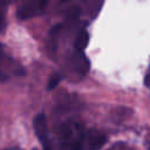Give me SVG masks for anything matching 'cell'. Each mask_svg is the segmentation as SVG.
<instances>
[{
	"mask_svg": "<svg viewBox=\"0 0 150 150\" xmlns=\"http://www.w3.org/2000/svg\"><path fill=\"white\" fill-rule=\"evenodd\" d=\"M84 130L76 123L66 124L61 129L60 141L62 150H83Z\"/></svg>",
	"mask_w": 150,
	"mask_h": 150,
	"instance_id": "cell-1",
	"label": "cell"
},
{
	"mask_svg": "<svg viewBox=\"0 0 150 150\" xmlns=\"http://www.w3.org/2000/svg\"><path fill=\"white\" fill-rule=\"evenodd\" d=\"M47 0H27L18 11L20 19H29L41 14L45 11Z\"/></svg>",
	"mask_w": 150,
	"mask_h": 150,
	"instance_id": "cell-2",
	"label": "cell"
},
{
	"mask_svg": "<svg viewBox=\"0 0 150 150\" xmlns=\"http://www.w3.org/2000/svg\"><path fill=\"white\" fill-rule=\"evenodd\" d=\"M61 80H62V76H61L60 74H55V75H53V76L49 79V82H48V89H49V90L54 89V88L60 83Z\"/></svg>",
	"mask_w": 150,
	"mask_h": 150,
	"instance_id": "cell-7",
	"label": "cell"
},
{
	"mask_svg": "<svg viewBox=\"0 0 150 150\" xmlns=\"http://www.w3.org/2000/svg\"><path fill=\"white\" fill-rule=\"evenodd\" d=\"M34 130L35 134L40 141V143L43 146V150H52L50 148V143H49V138H48V129H47V122H46V117L43 114H39L36 115V117L34 118Z\"/></svg>",
	"mask_w": 150,
	"mask_h": 150,
	"instance_id": "cell-3",
	"label": "cell"
},
{
	"mask_svg": "<svg viewBox=\"0 0 150 150\" xmlns=\"http://www.w3.org/2000/svg\"><path fill=\"white\" fill-rule=\"evenodd\" d=\"M89 42V35L86 29H81L75 39V48L76 50H83Z\"/></svg>",
	"mask_w": 150,
	"mask_h": 150,
	"instance_id": "cell-6",
	"label": "cell"
},
{
	"mask_svg": "<svg viewBox=\"0 0 150 150\" xmlns=\"http://www.w3.org/2000/svg\"><path fill=\"white\" fill-rule=\"evenodd\" d=\"M84 139L87 141L88 150H98L107 142L105 136L103 134L98 132V131H95V130L88 131V134L86 135Z\"/></svg>",
	"mask_w": 150,
	"mask_h": 150,
	"instance_id": "cell-4",
	"label": "cell"
},
{
	"mask_svg": "<svg viewBox=\"0 0 150 150\" xmlns=\"http://www.w3.org/2000/svg\"><path fill=\"white\" fill-rule=\"evenodd\" d=\"M12 60L6 55L2 46L0 45V81H4L8 77L9 73L14 69L12 67ZM15 70V69H14Z\"/></svg>",
	"mask_w": 150,
	"mask_h": 150,
	"instance_id": "cell-5",
	"label": "cell"
},
{
	"mask_svg": "<svg viewBox=\"0 0 150 150\" xmlns=\"http://www.w3.org/2000/svg\"><path fill=\"white\" fill-rule=\"evenodd\" d=\"M144 83H145V86L150 89V67H149V70H148V73H146V75H145Z\"/></svg>",
	"mask_w": 150,
	"mask_h": 150,
	"instance_id": "cell-8",
	"label": "cell"
}]
</instances>
